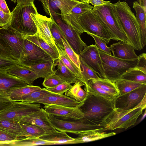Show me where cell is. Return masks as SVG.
Returning <instances> with one entry per match:
<instances>
[{
    "instance_id": "cell-1",
    "label": "cell",
    "mask_w": 146,
    "mask_h": 146,
    "mask_svg": "<svg viewBox=\"0 0 146 146\" xmlns=\"http://www.w3.org/2000/svg\"><path fill=\"white\" fill-rule=\"evenodd\" d=\"M80 108L83 118L91 124L105 125L113 114V100L92 94L87 92L84 103Z\"/></svg>"
},
{
    "instance_id": "cell-2",
    "label": "cell",
    "mask_w": 146,
    "mask_h": 146,
    "mask_svg": "<svg viewBox=\"0 0 146 146\" xmlns=\"http://www.w3.org/2000/svg\"><path fill=\"white\" fill-rule=\"evenodd\" d=\"M115 14L135 50H140L141 46L139 25L134 13L128 4L118 1L113 3Z\"/></svg>"
},
{
    "instance_id": "cell-3",
    "label": "cell",
    "mask_w": 146,
    "mask_h": 146,
    "mask_svg": "<svg viewBox=\"0 0 146 146\" xmlns=\"http://www.w3.org/2000/svg\"><path fill=\"white\" fill-rule=\"evenodd\" d=\"M38 13L34 3L17 5L11 12L9 27L23 35H33L36 33L37 29L31 14Z\"/></svg>"
},
{
    "instance_id": "cell-4",
    "label": "cell",
    "mask_w": 146,
    "mask_h": 146,
    "mask_svg": "<svg viewBox=\"0 0 146 146\" xmlns=\"http://www.w3.org/2000/svg\"><path fill=\"white\" fill-rule=\"evenodd\" d=\"M92 9L110 33L112 40L131 45L115 14L110 1L103 5L94 6Z\"/></svg>"
},
{
    "instance_id": "cell-5",
    "label": "cell",
    "mask_w": 146,
    "mask_h": 146,
    "mask_svg": "<svg viewBox=\"0 0 146 146\" xmlns=\"http://www.w3.org/2000/svg\"><path fill=\"white\" fill-rule=\"evenodd\" d=\"M146 107V96L136 107L129 110L115 108L113 114L106 124L105 131L117 129H127L134 125Z\"/></svg>"
},
{
    "instance_id": "cell-6",
    "label": "cell",
    "mask_w": 146,
    "mask_h": 146,
    "mask_svg": "<svg viewBox=\"0 0 146 146\" xmlns=\"http://www.w3.org/2000/svg\"><path fill=\"white\" fill-rule=\"evenodd\" d=\"M106 78L112 82L119 79L129 70L134 68L137 58L131 60L120 59L107 54L99 50Z\"/></svg>"
},
{
    "instance_id": "cell-7",
    "label": "cell",
    "mask_w": 146,
    "mask_h": 146,
    "mask_svg": "<svg viewBox=\"0 0 146 146\" xmlns=\"http://www.w3.org/2000/svg\"><path fill=\"white\" fill-rule=\"evenodd\" d=\"M48 117L55 128L58 131L78 135L86 131L94 129L105 131V125L92 124L83 118L77 119L57 117L48 114Z\"/></svg>"
},
{
    "instance_id": "cell-8",
    "label": "cell",
    "mask_w": 146,
    "mask_h": 146,
    "mask_svg": "<svg viewBox=\"0 0 146 146\" xmlns=\"http://www.w3.org/2000/svg\"><path fill=\"white\" fill-rule=\"evenodd\" d=\"M10 68H0V112L7 109L13 104L9 91L23 87L27 84L22 79L9 73Z\"/></svg>"
},
{
    "instance_id": "cell-9",
    "label": "cell",
    "mask_w": 146,
    "mask_h": 146,
    "mask_svg": "<svg viewBox=\"0 0 146 146\" xmlns=\"http://www.w3.org/2000/svg\"><path fill=\"white\" fill-rule=\"evenodd\" d=\"M80 26L88 35H96L108 44L112 38L92 9L80 15L78 19Z\"/></svg>"
},
{
    "instance_id": "cell-10",
    "label": "cell",
    "mask_w": 146,
    "mask_h": 146,
    "mask_svg": "<svg viewBox=\"0 0 146 146\" xmlns=\"http://www.w3.org/2000/svg\"><path fill=\"white\" fill-rule=\"evenodd\" d=\"M19 64L25 67L53 62L52 58L39 46L24 38V47Z\"/></svg>"
},
{
    "instance_id": "cell-11",
    "label": "cell",
    "mask_w": 146,
    "mask_h": 146,
    "mask_svg": "<svg viewBox=\"0 0 146 146\" xmlns=\"http://www.w3.org/2000/svg\"><path fill=\"white\" fill-rule=\"evenodd\" d=\"M40 108L38 103L14 101L10 107L0 112V119L19 122L21 118L38 111Z\"/></svg>"
},
{
    "instance_id": "cell-12",
    "label": "cell",
    "mask_w": 146,
    "mask_h": 146,
    "mask_svg": "<svg viewBox=\"0 0 146 146\" xmlns=\"http://www.w3.org/2000/svg\"><path fill=\"white\" fill-rule=\"evenodd\" d=\"M0 38L9 50L13 58L19 60L24 47L23 35L9 27H0Z\"/></svg>"
},
{
    "instance_id": "cell-13",
    "label": "cell",
    "mask_w": 146,
    "mask_h": 146,
    "mask_svg": "<svg viewBox=\"0 0 146 146\" xmlns=\"http://www.w3.org/2000/svg\"><path fill=\"white\" fill-rule=\"evenodd\" d=\"M146 96V84L125 94L119 95L113 100L115 108L125 110L134 108Z\"/></svg>"
},
{
    "instance_id": "cell-14",
    "label": "cell",
    "mask_w": 146,
    "mask_h": 146,
    "mask_svg": "<svg viewBox=\"0 0 146 146\" xmlns=\"http://www.w3.org/2000/svg\"><path fill=\"white\" fill-rule=\"evenodd\" d=\"M50 17L56 22L70 45L74 52L79 55L87 46L82 40L80 35L72 27L62 20L60 16L53 15Z\"/></svg>"
},
{
    "instance_id": "cell-15",
    "label": "cell",
    "mask_w": 146,
    "mask_h": 146,
    "mask_svg": "<svg viewBox=\"0 0 146 146\" xmlns=\"http://www.w3.org/2000/svg\"><path fill=\"white\" fill-rule=\"evenodd\" d=\"M79 55L83 61L100 78H106L99 50L95 44L87 46Z\"/></svg>"
},
{
    "instance_id": "cell-16",
    "label": "cell",
    "mask_w": 146,
    "mask_h": 146,
    "mask_svg": "<svg viewBox=\"0 0 146 146\" xmlns=\"http://www.w3.org/2000/svg\"><path fill=\"white\" fill-rule=\"evenodd\" d=\"M44 10L50 17L53 15L60 16L68 13L81 1L79 0H40Z\"/></svg>"
},
{
    "instance_id": "cell-17",
    "label": "cell",
    "mask_w": 146,
    "mask_h": 146,
    "mask_svg": "<svg viewBox=\"0 0 146 146\" xmlns=\"http://www.w3.org/2000/svg\"><path fill=\"white\" fill-rule=\"evenodd\" d=\"M93 7L87 3L81 1L74 6L68 13L60 17L62 20L72 27L80 35L84 32L78 23V19L80 15L92 9Z\"/></svg>"
},
{
    "instance_id": "cell-18",
    "label": "cell",
    "mask_w": 146,
    "mask_h": 146,
    "mask_svg": "<svg viewBox=\"0 0 146 146\" xmlns=\"http://www.w3.org/2000/svg\"><path fill=\"white\" fill-rule=\"evenodd\" d=\"M19 122L38 126L43 129L46 133L56 130L51 123L47 114L42 108L38 111L22 118Z\"/></svg>"
},
{
    "instance_id": "cell-19",
    "label": "cell",
    "mask_w": 146,
    "mask_h": 146,
    "mask_svg": "<svg viewBox=\"0 0 146 146\" xmlns=\"http://www.w3.org/2000/svg\"><path fill=\"white\" fill-rule=\"evenodd\" d=\"M82 105L74 107L48 105H45L44 107L48 114L57 117L79 119L84 117V114L80 108Z\"/></svg>"
},
{
    "instance_id": "cell-20",
    "label": "cell",
    "mask_w": 146,
    "mask_h": 146,
    "mask_svg": "<svg viewBox=\"0 0 146 146\" xmlns=\"http://www.w3.org/2000/svg\"><path fill=\"white\" fill-rule=\"evenodd\" d=\"M32 18L37 28L39 35L54 49L58 51L52 37L48 26L49 18L38 13L31 14Z\"/></svg>"
},
{
    "instance_id": "cell-21",
    "label": "cell",
    "mask_w": 146,
    "mask_h": 146,
    "mask_svg": "<svg viewBox=\"0 0 146 146\" xmlns=\"http://www.w3.org/2000/svg\"><path fill=\"white\" fill-rule=\"evenodd\" d=\"M85 99L81 102H78L65 95L52 93L50 96L37 101L36 103L41 104L45 105H54L74 107L82 105Z\"/></svg>"
},
{
    "instance_id": "cell-22",
    "label": "cell",
    "mask_w": 146,
    "mask_h": 146,
    "mask_svg": "<svg viewBox=\"0 0 146 146\" xmlns=\"http://www.w3.org/2000/svg\"><path fill=\"white\" fill-rule=\"evenodd\" d=\"M113 56L122 59H137L138 56L135 53L134 48L131 45L120 41L111 44L110 46Z\"/></svg>"
},
{
    "instance_id": "cell-23",
    "label": "cell",
    "mask_w": 146,
    "mask_h": 146,
    "mask_svg": "<svg viewBox=\"0 0 146 146\" xmlns=\"http://www.w3.org/2000/svg\"><path fill=\"white\" fill-rule=\"evenodd\" d=\"M114 132L106 133L101 129L88 130L78 134L71 144L87 143L100 140L115 135Z\"/></svg>"
},
{
    "instance_id": "cell-24",
    "label": "cell",
    "mask_w": 146,
    "mask_h": 146,
    "mask_svg": "<svg viewBox=\"0 0 146 146\" xmlns=\"http://www.w3.org/2000/svg\"><path fill=\"white\" fill-rule=\"evenodd\" d=\"M10 74L22 79L29 85H32L34 81L38 78L36 74L27 67L16 64L7 70Z\"/></svg>"
},
{
    "instance_id": "cell-25",
    "label": "cell",
    "mask_w": 146,
    "mask_h": 146,
    "mask_svg": "<svg viewBox=\"0 0 146 146\" xmlns=\"http://www.w3.org/2000/svg\"><path fill=\"white\" fill-rule=\"evenodd\" d=\"M52 69L56 75L68 83H75L77 80L75 74L64 65L59 57L54 60Z\"/></svg>"
},
{
    "instance_id": "cell-26",
    "label": "cell",
    "mask_w": 146,
    "mask_h": 146,
    "mask_svg": "<svg viewBox=\"0 0 146 146\" xmlns=\"http://www.w3.org/2000/svg\"><path fill=\"white\" fill-rule=\"evenodd\" d=\"M133 7L135 11V17L139 25L141 45L143 48L146 44V11L137 1L133 2Z\"/></svg>"
},
{
    "instance_id": "cell-27",
    "label": "cell",
    "mask_w": 146,
    "mask_h": 146,
    "mask_svg": "<svg viewBox=\"0 0 146 146\" xmlns=\"http://www.w3.org/2000/svg\"><path fill=\"white\" fill-rule=\"evenodd\" d=\"M0 129L17 138L25 137L19 122L0 119Z\"/></svg>"
},
{
    "instance_id": "cell-28",
    "label": "cell",
    "mask_w": 146,
    "mask_h": 146,
    "mask_svg": "<svg viewBox=\"0 0 146 146\" xmlns=\"http://www.w3.org/2000/svg\"><path fill=\"white\" fill-rule=\"evenodd\" d=\"M39 138L58 145L71 144L74 138L69 136L66 132L56 130L41 136Z\"/></svg>"
},
{
    "instance_id": "cell-29",
    "label": "cell",
    "mask_w": 146,
    "mask_h": 146,
    "mask_svg": "<svg viewBox=\"0 0 146 146\" xmlns=\"http://www.w3.org/2000/svg\"><path fill=\"white\" fill-rule=\"evenodd\" d=\"M23 35L24 38L34 43L44 50L53 60L59 57L58 51L56 50L51 47L39 35L37 32L33 35Z\"/></svg>"
},
{
    "instance_id": "cell-30",
    "label": "cell",
    "mask_w": 146,
    "mask_h": 146,
    "mask_svg": "<svg viewBox=\"0 0 146 146\" xmlns=\"http://www.w3.org/2000/svg\"><path fill=\"white\" fill-rule=\"evenodd\" d=\"M58 145V143L42 139L39 138L21 137L16 140L8 142L5 145L8 146H36Z\"/></svg>"
},
{
    "instance_id": "cell-31",
    "label": "cell",
    "mask_w": 146,
    "mask_h": 146,
    "mask_svg": "<svg viewBox=\"0 0 146 146\" xmlns=\"http://www.w3.org/2000/svg\"><path fill=\"white\" fill-rule=\"evenodd\" d=\"M41 88L39 86L27 85L23 87L11 89L9 92L11 98L13 101H21L24 97Z\"/></svg>"
},
{
    "instance_id": "cell-32",
    "label": "cell",
    "mask_w": 146,
    "mask_h": 146,
    "mask_svg": "<svg viewBox=\"0 0 146 146\" xmlns=\"http://www.w3.org/2000/svg\"><path fill=\"white\" fill-rule=\"evenodd\" d=\"M85 84L77 80L71 88L65 92V95L72 98L78 102L83 101L86 97L87 92L84 91L81 86Z\"/></svg>"
},
{
    "instance_id": "cell-33",
    "label": "cell",
    "mask_w": 146,
    "mask_h": 146,
    "mask_svg": "<svg viewBox=\"0 0 146 146\" xmlns=\"http://www.w3.org/2000/svg\"><path fill=\"white\" fill-rule=\"evenodd\" d=\"M55 44L58 52L59 58L64 65L75 74L77 79L79 80L81 77V71L68 56L64 50L58 44Z\"/></svg>"
},
{
    "instance_id": "cell-34",
    "label": "cell",
    "mask_w": 146,
    "mask_h": 146,
    "mask_svg": "<svg viewBox=\"0 0 146 146\" xmlns=\"http://www.w3.org/2000/svg\"><path fill=\"white\" fill-rule=\"evenodd\" d=\"M84 85L85 91L92 94L112 101H113L115 98L113 95L103 90L95 84L92 79L89 80Z\"/></svg>"
},
{
    "instance_id": "cell-35",
    "label": "cell",
    "mask_w": 146,
    "mask_h": 146,
    "mask_svg": "<svg viewBox=\"0 0 146 146\" xmlns=\"http://www.w3.org/2000/svg\"><path fill=\"white\" fill-rule=\"evenodd\" d=\"M119 79L146 84V74L134 68L129 70L123 74Z\"/></svg>"
},
{
    "instance_id": "cell-36",
    "label": "cell",
    "mask_w": 146,
    "mask_h": 146,
    "mask_svg": "<svg viewBox=\"0 0 146 146\" xmlns=\"http://www.w3.org/2000/svg\"><path fill=\"white\" fill-rule=\"evenodd\" d=\"M53 63V62L41 63L26 67L34 72L38 78H44L54 73L52 69Z\"/></svg>"
},
{
    "instance_id": "cell-37",
    "label": "cell",
    "mask_w": 146,
    "mask_h": 146,
    "mask_svg": "<svg viewBox=\"0 0 146 146\" xmlns=\"http://www.w3.org/2000/svg\"><path fill=\"white\" fill-rule=\"evenodd\" d=\"M114 83L119 93L122 95L129 92L143 85L141 83L129 80L119 79Z\"/></svg>"
},
{
    "instance_id": "cell-38",
    "label": "cell",
    "mask_w": 146,
    "mask_h": 146,
    "mask_svg": "<svg viewBox=\"0 0 146 146\" xmlns=\"http://www.w3.org/2000/svg\"><path fill=\"white\" fill-rule=\"evenodd\" d=\"M20 123L25 137L39 138L46 133L43 129L37 125L29 123Z\"/></svg>"
},
{
    "instance_id": "cell-39",
    "label": "cell",
    "mask_w": 146,
    "mask_h": 146,
    "mask_svg": "<svg viewBox=\"0 0 146 146\" xmlns=\"http://www.w3.org/2000/svg\"><path fill=\"white\" fill-rule=\"evenodd\" d=\"M93 81L101 89L115 97L119 95V93L114 82L106 78H100L98 79H93Z\"/></svg>"
},
{
    "instance_id": "cell-40",
    "label": "cell",
    "mask_w": 146,
    "mask_h": 146,
    "mask_svg": "<svg viewBox=\"0 0 146 146\" xmlns=\"http://www.w3.org/2000/svg\"><path fill=\"white\" fill-rule=\"evenodd\" d=\"M81 77L79 80L84 84L90 80L98 79L100 78L97 74L86 65L79 57Z\"/></svg>"
},
{
    "instance_id": "cell-41",
    "label": "cell",
    "mask_w": 146,
    "mask_h": 146,
    "mask_svg": "<svg viewBox=\"0 0 146 146\" xmlns=\"http://www.w3.org/2000/svg\"><path fill=\"white\" fill-rule=\"evenodd\" d=\"M48 26L55 44H58L64 50L62 39V31L56 22L50 17L49 18Z\"/></svg>"
},
{
    "instance_id": "cell-42",
    "label": "cell",
    "mask_w": 146,
    "mask_h": 146,
    "mask_svg": "<svg viewBox=\"0 0 146 146\" xmlns=\"http://www.w3.org/2000/svg\"><path fill=\"white\" fill-rule=\"evenodd\" d=\"M52 93L45 88H41L31 93L24 97L20 102L29 103H36L37 101L50 96Z\"/></svg>"
},
{
    "instance_id": "cell-43",
    "label": "cell",
    "mask_w": 146,
    "mask_h": 146,
    "mask_svg": "<svg viewBox=\"0 0 146 146\" xmlns=\"http://www.w3.org/2000/svg\"><path fill=\"white\" fill-rule=\"evenodd\" d=\"M62 39L65 53L78 68L81 71L79 55L74 52L70 45L64 37L62 32Z\"/></svg>"
},
{
    "instance_id": "cell-44",
    "label": "cell",
    "mask_w": 146,
    "mask_h": 146,
    "mask_svg": "<svg viewBox=\"0 0 146 146\" xmlns=\"http://www.w3.org/2000/svg\"><path fill=\"white\" fill-rule=\"evenodd\" d=\"M64 82L54 73L44 78L42 85L46 88H48L54 87Z\"/></svg>"
},
{
    "instance_id": "cell-45",
    "label": "cell",
    "mask_w": 146,
    "mask_h": 146,
    "mask_svg": "<svg viewBox=\"0 0 146 146\" xmlns=\"http://www.w3.org/2000/svg\"><path fill=\"white\" fill-rule=\"evenodd\" d=\"M90 35L92 36L95 42V45L98 50L102 51L108 54L112 55L110 48L106 45L107 43L104 40L99 37L92 34Z\"/></svg>"
},
{
    "instance_id": "cell-46",
    "label": "cell",
    "mask_w": 146,
    "mask_h": 146,
    "mask_svg": "<svg viewBox=\"0 0 146 146\" xmlns=\"http://www.w3.org/2000/svg\"><path fill=\"white\" fill-rule=\"evenodd\" d=\"M19 63L18 60L0 55V68H10Z\"/></svg>"
},
{
    "instance_id": "cell-47",
    "label": "cell",
    "mask_w": 146,
    "mask_h": 146,
    "mask_svg": "<svg viewBox=\"0 0 146 146\" xmlns=\"http://www.w3.org/2000/svg\"><path fill=\"white\" fill-rule=\"evenodd\" d=\"M72 86L71 84L64 82L54 87L48 88H45L52 93L59 94H63L64 93L69 90Z\"/></svg>"
},
{
    "instance_id": "cell-48",
    "label": "cell",
    "mask_w": 146,
    "mask_h": 146,
    "mask_svg": "<svg viewBox=\"0 0 146 146\" xmlns=\"http://www.w3.org/2000/svg\"><path fill=\"white\" fill-rule=\"evenodd\" d=\"M11 17L10 14L6 13L0 8V27L7 28L9 25Z\"/></svg>"
},
{
    "instance_id": "cell-49",
    "label": "cell",
    "mask_w": 146,
    "mask_h": 146,
    "mask_svg": "<svg viewBox=\"0 0 146 146\" xmlns=\"http://www.w3.org/2000/svg\"><path fill=\"white\" fill-rule=\"evenodd\" d=\"M137 61L135 68L146 74V54L142 53L138 56Z\"/></svg>"
},
{
    "instance_id": "cell-50",
    "label": "cell",
    "mask_w": 146,
    "mask_h": 146,
    "mask_svg": "<svg viewBox=\"0 0 146 146\" xmlns=\"http://www.w3.org/2000/svg\"><path fill=\"white\" fill-rule=\"evenodd\" d=\"M18 138L0 129V145H4L10 142L16 140Z\"/></svg>"
},
{
    "instance_id": "cell-51",
    "label": "cell",
    "mask_w": 146,
    "mask_h": 146,
    "mask_svg": "<svg viewBox=\"0 0 146 146\" xmlns=\"http://www.w3.org/2000/svg\"><path fill=\"white\" fill-rule=\"evenodd\" d=\"M0 55L10 57L13 58L9 50L6 46L4 42L0 38Z\"/></svg>"
},
{
    "instance_id": "cell-52",
    "label": "cell",
    "mask_w": 146,
    "mask_h": 146,
    "mask_svg": "<svg viewBox=\"0 0 146 146\" xmlns=\"http://www.w3.org/2000/svg\"><path fill=\"white\" fill-rule=\"evenodd\" d=\"M109 1L103 0H89V3L91 4L94 6H102L108 3Z\"/></svg>"
},
{
    "instance_id": "cell-53",
    "label": "cell",
    "mask_w": 146,
    "mask_h": 146,
    "mask_svg": "<svg viewBox=\"0 0 146 146\" xmlns=\"http://www.w3.org/2000/svg\"><path fill=\"white\" fill-rule=\"evenodd\" d=\"M0 8L4 12L8 14L11 13L5 0H0Z\"/></svg>"
},
{
    "instance_id": "cell-54",
    "label": "cell",
    "mask_w": 146,
    "mask_h": 146,
    "mask_svg": "<svg viewBox=\"0 0 146 146\" xmlns=\"http://www.w3.org/2000/svg\"><path fill=\"white\" fill-rule=\"evenodd\" d=\"M35 0H17V6L34 3Z\"/></svg>"
},
{
    "instance_id": "cell-55",
    "label": "cell",
    "mask_w": 146,
    "mask_h": 146,
    "mask_svg": "<svg viewBox=\"0 0 146 146\" xmlns=\"http://www.w3.org/2000/svg\"><path fill=\"white\" fill-rule=\"evenodd\" d=\"M137 2L146 11V0H137Z\"/></svg>"
},
{
    "instance_id": "cell-56",
    "label": "cell",
    "mask_w": 146,
    "mask_h": 146,
    "mask_svg": "<svg viewBox=\"0 0 146 146\" xmlns=\"http://www.w3.org/2000/svg\"><path fill=\"white\" fill-rule=\"evenodd\" d=\"M145 111H144V114H143V116L141 118V119H140V120L138 121V123H139L140 122H141V121H142V120H143L145 117L146 115V110L145 109Z\"/></svg>"
},
{
    "instance_id": "cell-57",
    "label": "cell",
    "mask_w": 146,
    "mask_h": 146,
    "mask_svg": "<svg viewBox=\"0 0 146 146\" xmlns=\"http://www.w3.org/2000/svg\"><path fill=\"white\" fill-rule=\"evenodd\" d=\"M80 1L84 2V3H86L88 4L89 3V0H79Z\"/></svg>"
},
{
    "instance_id": "cell-58",
    "label": "cell",
    "mask_w": 146,
    "mask_h": 146,
    "mask_svg": "<svg viewBox=\"0 0 146 146\" xmlns=\"http://www.w3.org/2000/svg\"><path fill=\"white\" fill-rule=\"evenodd\" d=\"M13 2L15 3L17 1V0H11Z\"/></svg>"
},
{
    "instance_id": "cell-59",
    "label": "cell",
    "mask_w": 146,
    "mask_h": 146,
    "mask_svg": "<svg viewBox=\"0 0 146 146\" xmlns=\"http://www.w3.org/2000/svg\"></svg>"
}]
</instances>
